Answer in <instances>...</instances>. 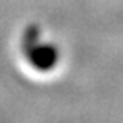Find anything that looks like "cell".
<instances>
[{"instance_id": "1", "label": "cell", "mask_w": 123, "mask_h": 123, "mask_svg": "<svg viewBox=\"0 0 123 123\" xmlns=\"http://www.w3.org/2000/svg\"><path fill=\"white\" fill-rule=\"evenodd\" d=\"M28 58L37 68L47 70V68H52L55 65L57 52L48 45H40V47H35L33 52H28Z\"/></svg>"}]
</instances>
